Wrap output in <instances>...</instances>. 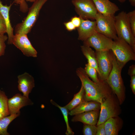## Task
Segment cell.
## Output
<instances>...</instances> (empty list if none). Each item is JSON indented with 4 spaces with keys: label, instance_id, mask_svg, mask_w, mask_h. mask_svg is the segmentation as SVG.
Instances as JSON below:
<instances>
[{
    "label": "cell",
    "instance_id": "6da1fadb",
    "mask_svg": "<svg viewBox=\"0 0 135 135\" xmlns=\"http://www.w3.org/2000/svg\"><path fill=\"white\" fill-rule=\"evenodd\" d=\"M76 73L84 89V101H94L101 104L106 98L113 93L106 80L99 78L98 82H94L90 79L83 68H78Z\"/></svg>",
    "mask_w": 135,
    "mask_h": 135
},
{
    "label": "cell",
    "instance_id": "7a4b0ae2",
    "mask_svg": "<svg viewBox=\"0 0 135 135\" xmlns=\"http://www.w3.org/2000/svg\"><path fill=\"white\" fill-rule=\"evenodd\" d=\"M111 52L112 68L106 81L116 95L120 104L121 105L125 98V88L121 74L124 66L118 61L111 50Z\"/></svg>",
    "mask_w": 135,
    "mask_h": 135
},
{
    "label": "cell",
    "instance_id": "3957f363",
    "mask_svg": "<svg viewBox=\"0 0 135 135\" xmlns=\"http://www.w3.org/2000/svg\"><path fill=\"white\" fill-rule=\"evenodd\" d=\"M48 0H35L28 9L27 16L15 28V34L22 33L27 34L30 32L37 20L40 10Z\"/></svg>",
    "mask_w": 135,
    "mask_h": 135
},
{
    "label": "cell",
    "instance_id": "277c9868",
    "mask_svg": "<svg viewBox=\"0 0 135 135\" xmlns=\"http://www.w3.org/2000/svg\"><path fill=\"white\" fill-rule=\"evenodd\" d=\"M115 26L118 38L124 40L135 50V36L132 32L127 13L122 11L115 16Z\"/></svg>",
    "mask_w": 135,
    "mask_h": 135
},
{
    "label": "cell",
    "instance_id": "5b68a950",
    "mask_svg": "<svg viewBox=\"0 0 135 135\" xmlns=\"http://www.w3.org/2000/svg\"><path fill=\"white\" fill-rule=\"evenodd\" d=\"M118 61L124 66L130 60H135V50L122 39L114 40L110 49Z\"/></svg>",
    "mask_w": 135,
    "mask_h": 135
},
{
    "label": "cell",
    "instance_id": "8992f818",
    "mask_svg": "<svg viewBox=\"0 0 135 135\" xmlns=\"http://www.w3.org/2000/svg\"><path fill=\"white\" fill-rule=\"evenodd\" d=\"M113 93L106 98L100 104L98 126L104 123L109 118L116 117L120 114L119 102L117 100Z\"/></svg>",
    "mask_w": 135,
    "mask_h": 135
},
{
    "label": "cell",
    "instance_id": "52a82bcc",
    "mask_svg": "<svg viewBox=\"0 0 135 135\" xmlns=\"http://www.w3.org/2000/svg\"><path fill=\"white\" fill-rule=\"evenodd\" d=\"M115 16H105L98 12L95 18L96 31L112 40L118 38L115 26Z\"/></svg>",
    "mask_w": 135,
    "mask_h": 135
},
{
    "label": "cell",
    "instance_id": "ba28073f",
    "mask_svg": "<svg viewBox=\"0 0 135 135\" xmlns=\"http://www.w3.org/2000/svg\"><path fill=\"white\" fill-rule=\"evenodd\" d=\"M72 2L81 18L95 20L98 12L92 0H72Z\"/></svg>",
    "mask_w": 135,
    "mask_h": 135
},
{
    "label": "cell",
    "instance_id": "9c48e42d",
    "mask_svg": "<svg viewBox=\"0 0 135 135\" xmlns=\"http://www.w3.org/2000/svg\"><path fill=\"white\" fill-rule=\"evenodd\" d=\"M95 52L100 74L98 77L106 81L112 68L111 50L96 51Z\"/></svg>",
    "mask_w": 135,
    "mask_h": 135
},
{
    "label": "cell",
    "instance_id": "30bf717a",
    "mask_svg": "<svg viewBox=\"0 0 135 135\" xmlns=\"http://www.w3.org/2000/svg\"><path fill=\"white\" fill-rule=\"evenodd\" d=\"M113 41L111 39L96 31L83 41L84 45L92 47L96 51L110 50Z\"/></svg>",
    "mask_w": 135,
    "mask_h": 135
},
{
    "label": "cell",
    "instance_id": "8fae6325",
    "mask_svg": "<svg viewBox=\"0 0 135 135\" xmlns=\"http://www.w3.org/2000/svg\"><path fill=\"white\" fill-rule=\"evenodd\" d=\"M12 44L21 50L25 56H37V52L32 46L27 34L22 33L15 34L13 38Z\"/></svg>",
    "mask_w": 135,
    "mask_h": 135
},
{
    "label": "cell",
    "instance_id": "7c38bea8",
    "mask_svg": "<svg viewBox=\"0 0 135 135\" xmlns=\"http://www.w3.org/2000/svg\"><path fill=\"white\" fill-rule=\"evenodd\" d=\"M8 106L10 115L20 114V109L28 106H32L34 103L29 97L20 94H17L12 97L8 99Z\"/></svg>",
    "mask_w": 135,
    "mask_h": 135
},
{
    "label": "cell",
    "instance_id": "4fadbf2b",
    "mask_svg": "<svg viewBox=\"0 0 135 135\" xmlns=\"http://www.w3.org/2000/svg\"><path fill=\"white\" fill-rule=\"evenodd\" d=\"M96 27L95 20L81 18L80 26L77 28L78 34V39L83 42L85 40L96 31Z\"/></svg>",
    "mask_w": 135,
    "mask_h": 135
},
{
    "label": "cell",
    "instance_id": "5bb4252c",
    "mask_svg": "<svg viewBox=\"0 0 135 135\" xmlns=\"http://www.w3.org/2000/svg\"><path fill=\"white\" fill-rule=\"evenodd\" d=\"M18 78L19 90L22 93L23 95L29 97V94L35 86L33 77L28 73L25 72L18 75Z\"/></svg>",
    "mask_w": 135,
    "mask_h": 135
},
{
    "label": "cell",
    "instance_id": "9a60e30c",
    "mask_svg": "<svg viewBox=\"0 0 135 135\" xmlns=\"http://www.w3.org/2000/svg\"><path fill=\"white\" fill-rule=\"evenodd\" d=\"M98 12L108 16H114L120 10L118 7L109 0H92Z\"/></svg>",
    "mask_w": 135,
    "mask_h": 135
},
{
    "label": "cell",
    "instance_id": "2e32d148",
    "mask_svg": "<svg viewBox=\"0 0 135 135\" xmlns=\"http://www.w3.org/2000/svg\"><path fill=\"white\" fill-rule=\"evenodd\" d=\"M99 110L84 112L74 116L71 121L73 122H80L84 124L96 125L98 121Z\"/></svg>",
    "mask_w": 135,
    "mask_h": 135
},
{
    "label": "cell",
    "instance_id": "e0dca14e",
    "mask_svg": "<svg viewBox=\"0 0 135 135\" xmlns=\"http://www.w3.org/2000/svg\"><path fill=\"white\" fill-rule=\"evenodd\" d=\"M12 4L9 6L4 5L0 0V14L5 21L6 28V33L8 35V44H12L13 38L14 35V29L12 27L10 19V11Z\"/></svg>",
    "mask_w": 135,
    "mask_h": 135
},
{
    "label": "cell",
    "instance_id": "ac0fdd59",
    "mask_svg": "<svg viewBox=\"0 0 135 135\" xmlns=\"http://www.w3.org/2000/svg\"><path fill=\"white\" fill-rule=\"evenodd\" d=\"M100 104L94 101H84L76 107L70 111L68 114L74 116L84 112L93 110H100Z\"/></svg>",
    "mask_w": 135,
    "mask_h": 135
},
{
    "label": "cell",
    "instance_id": "d6986e66",
    "mask_svg": "<svg viewBox=\"0 0 135 135\" xmlns=\"http://www.w3.org/2000/svg\"><path fill=\"white\" fill-rule=\"evenodd\" d=\"M122 122L118 116L110 118L104 122L106 135H118L122 126Z\"/></svg>",
    "mask_w": 135,
    "mask_h": 135
},
{
    "label": "cell",
    "instance_id": "ffe728a7",
    "mask_svg": "<svg viewBox=\"0 0 135 135\" xmlns=\"http://www.w3.org/2000/svg\"><path fill=\"white\" fill-rule=\"evenodd\" d=\"M82 52L90 66L95 68L97 71L98 76L100 74L95 52L90 47L83 45L81 46Z\"/></svg>",
    "mask_w": 135,
    "mask_h": 135
},
{
    "label": "cell",
    "instance_id": "44dd1931",
    "mask_svg": "<svg viewBox=\"0 0 135 135\" xmlns=\"http://www.w3.org/2000/svg\"><path fill=\"white\" fill-rule=\"evenodd\" d=\"M85 92L84 88L82 85L79 91L75 94L72 100L65 106L70 111L73 109L83 101H84V97Z\"/></svg>",
    "mask_w": 135,
    "mask_h": 135
},
{
    "label": "cell",
    "instance_id": "7402d4cb",
    "mask_svg": "<svg viewBox=\"0 0 135 135\" xmlns=\"http://www.w3.org/2000/svg\"><path fill=\"white\" fill-rule=\"evenodd\" d=\"M20 115V114L10 115L0 120V135H10L7 132L8 127L10 124Z\"/></svg>",
    "mask_w": 135,
    "mask_h": 135
},
{
    "label": "cell",
    "instance_id": "603a6c76",
    "mask_svg": "<svg viewBox=\"0 0 135 135\" xmlns=\"http://www.w3.org/2000/svg\"><path fill=\"white\" fill-rule=\"evenodd\" d=\"M51 103L56 106L60 110L63 116L66 124V130L65 134L66 135H73L74 132L70 127L68 122V115L69 110L65 106L62 107L58 105L52 100H50Z\"/></svg>",
    "mask_w": 135,
    "mask_h": 135
},
{
    "label": "cell",
    "instance_id": "cb8c5ba5",
    "mask_svg": "<svg viewBox=\"0 0 135 135\" xmlns=\"http://www.w3.org/2000/svg\"><path fill=\"white\" fill-rule=\"evenodd\" d=\"M8 100L4 92L0 90V112L5 116L10 115L8 108Z\"/></svg>",
    "mask_w": 135,
    "mask_h": 135
},
{
    "label": "cell",
    "instance_id": "d4e9b609",
    "mask_svg": "<svg viewBox=\"0 0 135 135\" xmlns=\"http://www.w3.org/2000/svg\"><path fill=\"white\" fill-rule=\"evenodd\" d=\"M84 69L86 74L93 81L95 82H98L99 81L98 73L95 68L87 63L86 64Z\"/></svg>",
    "mask_w": 135,
    "mask_h": 135
},
{
    "label": "cell",
    "instance_id": "484cf974",
    "mask_svg": "<svg viewBox=\"0 0 135 135\" xmlns=\"http://www.w3.org/2000/svg\"><path fill=\"white\" fill-rule=\"evenodd\" d=\"M97 127L96 125L84 124L82 132L84 135H96Z\"/></svg>",
    "mask_w": 135,
    "mask_h": 135
},
{
    "label": "cell",
    "instance_id": "4316f807",
    "mask_svg": "<svg viewBox=\"0 0 135 135\" xmlns=\"http://www.w3.org/2000/svg\"><path fill=\"white\" fill-rule=\"evenodd\" d=\"M132 33L135 36V10L127 13Z\"/></svg>",
    "mask_w": 135,
    "mask_h": 135
},
{
    "label": "cell",
    "instance_id": "83f0119b",
    "mask_svg": "<svg viewBox=\"0 0 135 135\" xmlns=\"http://www.w3.org/2000/svg\"><path fill=\"white\" fill-rule=\"evenodd\" d=\"M8 39V37L4 34H0V56L4 55L6 48L5 42Z\"/></svg>",
    "mask_w": 135,
    "mask_h": 135
},
{
    "label": "cell",
    "instance_id": "f1b7e54d",
    "mask_svg": "<svg viewBox=\"0 0 135 135\" xmlns=\"http://www.w3.org/2000/svg\"><path fill=\"white\" fill-rule=\"evenodd\" d=\"M6 24L4 19L0 14V34H4L6 33Z\"/></svg>",
    "mask_w": 135,
    "mask_h": 135
},
{
    "label": "cell",
    "instance_id": "f546056e",
    "mask_svg": "<svg viewBox=\"0 0 135 135\" xmlns=\"http://www.w3.org/2000/svg\"><path fill=\"white\" fill-rule=\"evenodd\" d=\"M97 126V131L96 135H106L104 123Z\"/></svg>",
    "mask_w": 135,
    "mask_h": 135
},
{
    "label": "cell",
    "instance_id": "4dcf8cb0",
    "mask_svg": "<svg viewBox=\"0 0 135 135\" xmlns=\"http://www.w3.org/2000/svg\"><path fill=\"white\" fill-rule=\"evenodd\" d=\"M81 18L79 17L75 16L72 17L70 21L74 26L76 28H78L81 23Z\"/></svg>",
    "mask_w": 135,
    "mask_h": 135
},
{
    "label": "cell",
    "instance_id": "1f68e13d",
    "mask_svg": "<svg viewBox=\"0 0 135 135\" xmlns=\"http://www.w3.org/2000/svg\"><path fill=\"white\" fill-rule=\"evenodd\" d=\"M64 24L66 29L69 31L74 30L76 28L70 20L64 22Z\"/></svg>",
    "mask_w": 135,
    "mask_h": 135
},
{
    "label": "cell",
    "instance_id": "d6a6232c",
    "mask_svg": "<svg viewBox=\"0 0 135 135\" xmlns=\"http://www.w3.org/2000/svg\"><path fill=\"white\" fill-rule=\"evenodd\" d=\"M20 6V10L21 12L25 13L28 11V5L25 0H22L21 4Z\"/></svg>",
    "mask_w": 135,
    "mask_h": 135
},
{
    "label": "cell",
    "instance_id": "836d02e7",
    "mask_svg": "<svg viewBox=\"0 0 135 135\" xmlns=\"http://www.w3.org/2000/svg\"><path fill=\"white\" fill-rule=\"evenodd\" d=\"M131 76L130 86L133 94H135V75Z\"/></svg>",
    "mask_w": 135,
    "mask_h": 135
},
{
    "label": "cell",
    "instance_id": "e575fe53",
    "mask_svg": "<svg viewBox=\"0 0 135 135\" xmlns=\"http://www.w3.org/2000/svg\"><path fill=\"white\" fill-rule=\"evenodd\" d=\"M128 74L130 76L135 75V65L133 64L130 66Z\"/></svg>",
    "mask_w": 135,
    "mask_h": 135
},
{
    "label": "cell",
    "instance_id": "d590c367",
    "mask_svg": "<svg viewBox=\"0 0 135 135\" xmlns=\"http://www.w3.org/2000/svg\"><path fill=\"white\" fill-rule=\"evenodd\" d=\"M131 5L133 6H135V0H128Z\"/></svg>",
    "mask_w": 135,
    "mask_h": 135
},
{
    "label": "cell",
    "instance_id": "8d00e7d4",
    "mask_svg": "<svg viewBox=\"0 0 135 135\" xmlns=\"http://www.w3.org/2000/svg\"><path fill=\"white\" fill-rule=\"evenodd\" d=\"M22 0H14V2L15 4H19L20 5L21 4Z\"/></svg>",
    "mask_w": 135,
    "mask_h": 135
},
{
    "label": "cell",
    "instance_id": "74e56055",
    "mask_svg": "<svg viewBox=\"0 0 135 135\" xmlns=\"http://www.w3.org/2000/svg\"><path fill=\"white\" fill-rule=\"evenodd\" d=\"M5 117L4 115L1 112H0V120Z\"/></svg>",
    "mask_w": 135,
    "mask_h": 135
},
{
    "label": "cell",
    "instance_id": "f35d334b",
    "mask_svg": "<svg viewBox=\"0 0 135 135\" xmlns=\"http://www.w3.org/2000/svg\"><path fill=\"white\" fill-rule=\"evenodd\" d=\"M119 2L121 3H123L126 0H118Z\"/></svg>",
    "mask_w": 135,
    "mask_h": 135
},
{
    "label": "cell",
    "instance_id": "ab89813d",
    "mask_svg": "<svg viewBox=\"0 0 135 135\" xmlns=\"http://www.w3.org/2000/svg\"><path fill=\"white\" fill-rule=\"evenodd\" d=\"M26 1L30 2H34L35 0H25Z\"/></svg>",
    "mask_w": 135,
    "mask_h": 135
}]
</instances>
